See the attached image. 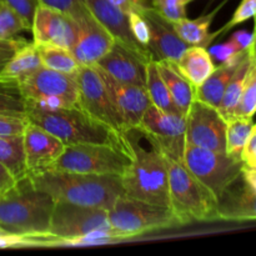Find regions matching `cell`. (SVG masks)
Segmentation results:
<instances>
[{
	"label": "cell",
	"mask_w": 256,
	"mask_h": 256,
	"mask_svg": "<svg viewBox=\"0 0 256 256\" xmlns=\"http://www.w3.org/2000/svg\"><path fill=\"white\" fill-rule=\"evenodd\" d=\"M26 30H29V28L24 20L0 0V39H12L19 32Z\"/></svg>",
	"instance_id": "34"
},
{
	"label": "cell",
	"mask_w": 256,
	"mask_h": 256,
	"mask_svg": "<svg viewBox=\"0 0 256 256\" xmlns=\"http://www.w3.org/2000/svg\"><path fill=\"white\" fill-rule=\"evenodd\" d=\"M256 16V0H242L240 2V5L238 6V9L235 10L234 15H232V20L228 22L224 26V29L220 30V32H224V30L230 29V28L235 26L238 24H242V22H246V20L252 19V18Z\"/></svg>",
	"instance_id": "40"
},
{
	"label": "cell",
	"mask_w": 256,
	"mask_h": 256,
	"mask_svg": "<svg viewBox=\"0 0 256 256\" xmlns=\"http://www.w3.org/2000/svg\"><path fill=\"white\" fill-rule=\"evenodd\" d=\"M218 10L212 12V14L200 16L199 19L190 20L188 18L179 20V22H172V28L179 35L182 42H186L189 46H206L210 44L212 39L216 36L219 32H210V24L212 22L215 12Z\"/></svg>",
	"instance_id": "27"
},
{
	"label": "cell",
	"mask_w": 256,
	"mask_h": 256,
	"mask_svg": "<svg viewBox=\"0 0 256 256\" xmlns=\"http://www.w3.org/2000/svg\"><path fill=\"white\" fill-rule=\"evenodd\" d=\"M152 6L170 22L186 18L185 5L182 0H152Z\"/></svg>",
	"instance_id": "35"
},
{
	"label": "cell",
	"mask_w": 256,
	"mask_h": 256,
	"mask_svg": "<svg viewBox=\"0 0 256 256\" xmlns=\"http://www.w3.org/2000/svg\"><path fill=\"white\" fill-rule=\"evenodd\" d=\"M185 120L186 144L226 152V120L216 108L194 99Z\"/></svg>",
	"instance_id": "13"
},
{
	"label": "cell",
	"mask_w": 256,
	"mask_h": 256,
	"mask_svg": "<svg viewBox=\"0 0 256 256\" xmlns=\"http://www.w3.org/2000/svg\"><path fill=\"white\" fill-rule=\"evenodd\" d=\"M254 39H252V46H250V54H252V60H254V62H256V16H255V30H254Z\"/></svg>",
	"instance_id": "48"
},
{
	"label": "cell",
	"mask_w": 256,
	"mask_h": 256,
	"mask_svg": "<svg viewBox=\"0 0 256 256\" xmlns=\"http://www.w3.org/2000/svg\"><path fill=\"white\" fill-rule=\"evenodd\" d=\"M88 9L92 16L112 35L115 42H119L132 49V52L142 55L146 59H152L149 50L144 49L132 36L129 24V15L110 0H85Z\"/></svg>",
	"instance_id": "20"
},
{
	"label": "cell",
	"mask_w": 256,
	"mask_h": 256,
	"mask_svg": "<svg viewBox=\"0 0 256 256\" xmlns=\"http://www.w3.org/2000/svg\"><path fill=\"white\" fill-rule=\"evenodd\" d=\"M149 62V59L132 52L122 42H115L112 49L94 65L118 82L145 86Z\"/></svg>",
	"instance_id": "18"
},
{
	"label": "cell",
	"mask_w": 256,
	"mask_h": 256,
	"mask_svg": "<svg viewBox=\"0 0 256 256\" xmlns=\"http://www.w3.org/2000/svg\"><path fill=\"white\" fill-rule=\"evenodd\" d=\"M79 108L89 116L116 132H126L124 122L110 99L104 82L94 65H80L74 74Z\"/></svg>",
	"instance_id": "12"
},
{
	"label": "cell",
	"mask_w": 256,
	"mask_h": 256,
	"mask_svg": "<svg viewBox=\"0 0 256 256\" xmlns=\"http://www.w3.org/2000/svg\"><path fill=\"white\" fill-rule=\"evenodd\" d=\"M256 114V62H252L234 116L252 118Z\"/></svg>",
	"instance_id": "33"
},
{
	"label": "cell",
	"mask_w": 256,
	"mask_h": 256,
	"mask_svg": "<svg viewBox=\"0 0 256 256\" xmlns=\"http://www.w3.org/2000/svg\"><path fill=\"white\" fill-rule=\"evenodd\" d=\"M128 136L132 142V160L122 176L125 195L170 208L168 168L164 155L152 145L150 149L142 148L136 138L132 136L130 130H128Z\"/></svg>",
	"instance_id": "4"
},
{
	"label": "cell",
	"mask_w": 256,
	"mask_h": 256,
	"mask_svg": "<svg viewBox=\"0 0 256 256\" xmlns=\"http://www.w3.org/2000/svg\"><path fill=\"white\" fill-rule=\"evenodd\" d=\"M128 15H129V24H130V29H132V36H134L135 40L139 42V45H142L144 49L149 50L150 52L149 49L150 30L144 15L135 12H129Z\"/></svg>",
	"instance_id": "38"
},
{
	"label": "cell",
	"mask_w": 256,
	"mask_h": 256,
	"mask_svg": "<svg viewBox=\"0 0 256 256\" xmlns=\"http://www.w3.org/2000/svg\"><path fill=\"white\" fill-rule=\"evenodd\" d=\"M255 129L252 118L234 116L226 122V152L228 155L242 159V150Z\"/></svg>",
	"instance_id": "30"
},
{
	"label": "cell",
	"mask_w": 256,
	"mask_h": 256,
	"mask_svg": "<svg viewBox=\"0 0 256 256\" xmlns=\"http://www.w3.org/2000/svg\"><path fill=\"white\" fill-rule=\"evenodd\" d=\"M108 218L112 229L124 239L182 225L170 208L150 204L125 194L118 198L108 210Z\"/></svg>",
	"instance_id": "7"
},
{
	"label": "cell",
	"mask_w": 256,
	"mask_h": 256,
	"mask_svg": "<svg viewBox=\"0 0 256 256\" xmlns=\"http://www.w3.org/2000/svg\"><path fill=\"white\" fill-rule=\"evenodd\" d=\"M165 158L169 182L170 209L182 225L218 220V199L182 162Z\"/></svg>",
	"instance_id": "5"
},
{
	"label": "cell",
	"mask_w": 256,
	"mask_h": 256,
	"mask_svg": "<svg viewBox=\"0 0 256 256\" xmlns=\"http://www.w3.org/2000/svg\"><path fill=\"white\" fill-rule=\"evenodd\" d=\"M40 66H42V64L36 45L32 42H26L22 48L18 49V52L12 55V59L2 70L0 80L19 84Z\"/></svg>",
	"instance_id": "25"
},
{
	"label": "cell",
	"mask_w": 256,
	"mask_h": 256,
	"mask_svg": "<svg viewBox=\"0 0 256 256\" xmlns=\"http://www.w3.org/2000/svg\"><path fill=\"white\" fill-rule=\"evenodd\" d=\"M0 112L26 115V102L19 84L0 80Z\"/></svg>",
	"instance_id": "32"
},
{
	"label": "cell",
	"mask_w": 256,
	"mask_h": 256,
	"mask_svg": "<svg viewBox=\"0 0 256 256\" xmlns=\"http://www.w3.org/2000/svg\"><path fill=\"white\" fill-rule=\"evenodd\" d=\"M0 162L16 180L28 175L24 140L22 135H0Z\"/></svg>",
	"instance_id": "28"
},
{
	"label": "cell",
	"mask_w": 256,
	"mask_h": 256,
	"mask_svg": "<svg viewBox=\"0 0 256 256\" xmlns=\"http://www.w3.org/2000/svg\"><path fill=\"white\" fill-rule=\"evenodd\" d=\"M16 182L18 180L15 179L14 175L0 162V196H2L6 192H9Z\"/></svg>",
	"instance_id": "45"
},
{
	"label": "cell",
	"mask_w": 256,
	"mask_h": 256,
	"mask_svg": "<svg viewBox=\"0 0 256 256\" xmlns=\"http://www.w3.org/2000/svg\"><path fill=\"white\" fill-rule=\"evenodd\" d=\"M145 89H146L149 99L152 106L168 112H180L176 105L174 104L170 95L169 89L158 69L156 60H150L146 65V79H145ZM182 114V112H180Z\"/></svg>",
	"instance_id": "29"
},
{
	"label": "cell",
	"mask_w": 256,
	"mask_h": 256,
	"mask_svg": "<svg viewBox=\"0 0 256 256\" xmlns=\"http://www.w3.org/2000/svg\"><path fill=\"white\" fill-rule=\"evenodd\" d=\"M235 182L218 199V219L229 222L256 220V192L245 182L242 186H235Z\"/></svg>",
	"instance_id": "21"
},
{
	"label": "cell",
	"mask_w": 256,
	"mask_h": 256,
	"mask_svg": "<svg viewBox=\"0 0 256 256\" xmlns=\"http://www.w3.org/2000/svg\"><path fill=\"white\" fill-rule=\"evenodd\" d=\"M39 2L45 6L52 8V9L69 15L74 20L89 12L86 4H85V0H39Z\"/></svg>",
	"instance_id": "36"
},
{
	"label": "cell",
	"mask_w": 256,
	"mask_h": 256,
	"mask_svg": "<svg viewBox=\"0 0 256 256\" xmlns=\"http://www.w3.org/2000/svg\"><path fill=\"white\" fill-rule=\"evenodd\" d=\"M96 70L104 82L108 94L115 109L118 110L124 122L125 129H136L146 110L152 106V102H150L145 86L120 82L112 79L110 75L100 70L99 68H96Z\"/></svg>",
	"instance_id": "14"
},
{
	"label": "cell",
	"mask_w": 256,
	"mask_h": 256,
	"mask_svg": "<svg viewBox=\"0 0 256 256\" xmlns=\"http://www.w3.org/2000/svg\"><path fill=\"white\" fill-rule=\"evenodd\" d=\"M248 50L249 49L238 52L230 60L222 62L219 66H215L214 72L209 75V78L195 89V99L218 109L230 80L234 76Z\"/></svg>",
	"instance_id": "22"
},
{
	"label": "cell",
	"mask_w": 256,
	"mask_h": 256,
	"mask_svg": "<svg viewBox=\"0 0 256 256\" xmlns=\"http://www.w3.org/2000/svg\"><path fill=\"white\" fill-rule=\"evenodd\" d=\"M28 122L26 115L0 112V135H22Z\"/></svg>",
	"instance_id": "37"
},
{
	"label": "cell",
	"mask_w": 256,
	"mask_h": 256,
	"mask_svg": "<svg viewBox=\"0 0 256 256\" xmlns=\"http://www.w3.org/2000/svg\"><path fill=\"white\" fill-rule=\"evenodd\" d=\"M76 24V40L72 52L80 65H94L112 49V35L88 12L74 20Z\"/></svg>",
	"instance_id": "17"
},
{
	"label": "cell",
	"mask_w": 256,
	"mask_h": 256,
	"mask_svg": "<svg viewBox=\"0 0 256 256\" xmlns=\"http://www.w3.org/2000/svg\"><path fill=\"white\" fill-rule=\"evenodd\" d=\"M135 130L142 132L150 145L156 148L164 156L182 162L186 145L185 115L162 112L152 105Z\"/></svg>",
	"instance_id": "11"
},
{
	"label": "cell",
	"mask_w": 256,
	"mask_h": 256,
	"mask_svg": "<svg viewBox=\"0 0 256 256\" xmlns=\"http://www.w3.org/2000/svg\"><path fill=\"white\" fill-rule=\"evenodd\" d=\"M156 64L158 69L169 89L172 102L182 115H186L195 99V88L179 72L175 62L159 60L156 62Z\"/></svg>",
	"instance_id": "23"
},
{
	"label": "cell",
	"mask_w": 256,
	"mask_h": 256,
	"mask_svg": "<svg viewBox=\"0 0 256 256\" xmlns=\"http://www.w3.org/2000/svg\"><path fill=\"white\" fill-rule=\"evenodd\" d=\"M55 200L25 176L0 196V229L19 236L48 234Z\"/></svg>",
	"instance_id": "3"
},
{
	"label": "cell",
	"mask_w": 256,
	"mask_h": 256,
	"mask_svg": "<svg viewBox=\"0 0 256 256\" xmlns=\"http://www.w3.org/2000/svg\"><path fill=\"white\" fill-rule=\"evenodd\" d=\"M242 182L248 185L252 190L256 192V168L246 166L244 165L242 170Z\"/></svg>",
	"instance_id": "47"
},
{
	"label": "cell",
	"mask_w": 256,
	"mask_h": 256,
	"mask_svg": "<svg viewBox=\"0 0 256 256\" xmlns=\"http://www.w3.org/2000/svg\"><path fill=\"white\" fill-rule=\"evenodd\" d=\"M28 175L50 170L65 149V144L39 125L28 122L22 132Z\"/></svg>",
	"instance_id": "16"
},
{
	"label": "cell",
	"mask_w": 256,
	"mask_h": 256,
	"mask_svg": "<svg viewBox=\"0 0 256 256\" xmlns=\"http://www.w3.org/2000/svg\"><path fill=\"white\" fill-rule=\"evenodd\" d=\"M182 164L219 199L225 190L242 176L244 162L226 152L185 145Z\"/></svg>",
	"instance_id": "9"
},
{
	"label": "cell",
	"mask_w": 256,
	"mask_h": 256,
	"mask_svg": "<svg viewBox=\"0 0 256 256\" xmlns=\"http://www.w3.org/2000/svg\"><path fill=\"white\" fill-rule=\"evenodd\" d=\"M8 6L12 8L20 18L25 22L29 30L32 32V20H34L36 8L40 5L39 0H2Z\"/></svg>",
	"instance_id": "39"
},
{
	"label": "cell",
	"mask_w": 256,
	"mask_h": 256,
	"mask_svg": "<svg viewBox=\"0 0 256 256\" xmlns=\"http://www.w3.org/2000/svg\"><path fill=\"white\" fill-rule=\"evenodd\" d=\"M230 39L236 44V46L239 48L240 50H246L252 46V39H254V34H252V32H246V30H239V32H234Z\"/></svg>",
	"instance_id": "46"
},
{
	"label": "cell",
	"mask_w": 256,
	"mask_h": 256,
	"mask_svg": "<svg viewBox=\"0 0 256 256\" xmlns=\"http://www.w3.org/2000/svg\"><path fill=\"white\" fill-rule=\"evenodd\" d=\"M252 62H254V60H252V54H250L249 48L245 56L242 58L239 68L235 72L234 76L230 80L229 85H228L226 90L224 92V96L222 99V102H220L219 108H218L222 116L226 122L229 119H232V118H234L235 110H236L238 104H239L240 98H242V90H244L245 86V82H246L248 74H249Z\"/></svg>",
	"instance_id": "26"
},
{
	"label": "cell",
	"mask_w": 256,
	"mask_h": 256,
	"mask_svg": "<svg viewBox=\"0 0 256 256\" xmlns=\"http://www.w3.org/2000/svg\"><path fill=\"white\" fill-rule=\"evenodd\" d=\"M98 230H114L106 209L55 202L49 234L55 238L56 245L75 246L80 238Z\"/></svg>",
	"instance_id": "10"
},
{
	"label": "cell",
	"mask_w": 256,
	"mask_h": 256,
	"mask_svg": "<svg viewBox=\"0 0 256 256\" xmlns=\"http://www.w3.org/2000/svg\"><path fill=\"white\" fill-rule=\"evenodd\" d=\"M132 160V148L124 149L105 144H72L65 145L64 152L50 170L122 178Z\"/></svg>",
	"instance_id": "6"
},
{
	"label": "cell",
	"mask_w": 256,
	"mask_h": 256,
	"mask_svg": "<svg viewBox=\"0 0 256 256\" xmlns=\"http://www.w3.org/2000/svg\"><path fill=\"white\" fill-rule=\"evenodd\" d=\"M208 52H209L212 60H215V62H218L219 64H222V62L230 60L232 56H235L238 52H242V50H240L239 48L236 46V44L230 39L229 42H222V44H218L215 45V46H212Z\"/></svg>",
	"instance_id": "41"
},
{
	"label": "cell",
	"mask_w": 256,
	"mask_h": 256,
	"mask_svg": "<svg viewBox=\"0 0 256 256\" xmlns=\"http://www.w3.org/2000/svg\"><path fill=\"white\" fill-rule=\"evenodd\" d=\"M29 122L39 125L62 140L65 145L105 144L130 149L126 132H116L108 125L89 116L80 108L40 109L29 106L26 110Z\"/></svg>",
	"instance_id": "2"
},
{
	"label": "cell",
	"mask_w": 256,
	"mask_h": 256,
	"mask_svg": "<svg viewBox=\"0 0 256 256\" xmlns=\"http://www.w3.org/2000/svg\"><path fill=\"white\" fill-rule=\"evenodd\" d=\"M29 106L40 109L79 108L78 85L74 75L40 66L19 82Z\"/></svg>",
	"instance_id": "8"
},
{
	"label": "cell",
	"mask_w": 256,
	"mask_h": 256,
	"mask_svg": "<svg viewBox=\"0 0 256 256\" xmlns=\"http://www.w3.org/2000/svg\"><path fill=\"white\" fill-rule=\"evenodd\" d=\"M110 2L119 6L126 14L132 12H142L145 9L152 6V2L149 0H110Z\"/></svg>",
	"instance_id": "43"
},
{
	"label": "cell",
	"mask_w": 256,
	"mask_h": 256,
	"mask_svg": "<svg viewBox=\"0 0 256 256\" xmlns=\"http://www.w3.org/2000/svg\"><path fill=\"white\" fill-rule=\"evenodd\" d=\"M26 42L28 40L16 39V38L0 39V72L4 69L5 65L8 64V62L12 59V55L18 52V49L22 48Z\"/></svg>",
	"instance_id": "42"
},
{
	"label": "cell",
	"mask_w": 256,
	"mask_h": 256,
	"mask_svg": "<svg viewBox=\"0 0 256 256\" xmlns=\"http://www.w3.org/2000/svg\"><path fill=\"white\" fill-rule=\"evenodd\" d=\"M242 160L246 166L256 168V129L248 140L242 154Z\"/></svg>",
	"instance_id": "44"
},
{
	"label": "cell",
	"mask_w": 256,
	"mask_h": 256,
	"mask_svg": "<svg viewBox=\"0 0 256 256\" xmlns=\"http://www.w3.org/2000/svg\"><path fill=\"white\" fill-rule=\"evenodd\" d=\"M35 45H56L72 50L76 40V24L64 12L40 4L32 25Z\"/></svg>",
	"instance_id": "15"
},
{
	"label": "cell",
	"mask_w": 256,
	"mask_h": 256,
	"mask_svg": "<svg viewBox=\"0 0 256 256\" xmlns=\"http://www.w3.org/2000/svg\"><path fill=\"white\" fill-rule=\"evenodd\" d=\"M140 14L144 15L149 25V49L152 59L156 62L166 60V62H178L189 45L180 39L172 22L162 16L152 6H149Z\"/></svg>",
	"instance_id": "19"
},
{
	"label": "cell",
	"mask_w": 256,
	"mask_h": 256,
	"mask_svg": "<svg viewBox=\"0 0 256 256\" xmlns=\"http://www.w3.org/2000/svg\"><path fill=\"white\" fill-rule=\"evenodd\" d=\"M176 64L179 72L196 89L214 72V60L204 46H189Z\"/></svg>",
	"instance_id": "24"
},
{
	"label": "cell",
	"mask_w": 256,
	"mask_h": 256,
	"mask_svg": "<svg viewBox=\"0 0 256 256\" xmlns=\"http://www.w3.org/2000/svg\"><path fill=\"white\" fill-rule=\"evenodd\" d=\"M36 49L42 66L48 69L74 75L78 68L80 66L72 50L66 48L56 46V45H36Z\"/></svg>",
	"instance_id": "31"
},
{
	"label": "cell",
	"mask_w": 256,
	"mask_h": 256,
	"mask_svg": "<svg viewBox=\"0 0 256 256\" xmlns=\"http://www.w3.org/2000/svg\"><path fill=\"white\" fill-rule=\"evenodd\" d=\"M255 129H256V126H255Z\"/></svg>",
	"instance_id": "50"
},
{
	"label": "cell",
	"mask_w": 256,
	"mask_h": 256,
	"mask_svg": "<svg viewBox=\"0 0 256 256\" xmlns=\"http://www.w3.org/2000/svg\"><path fill=\"white\" fill-rule=\"evenodd\" d=\"M182 4L186 5V4H189V2H192V0H182Z\"/></svg>",
	"instance_id": "49"
},
{
	"label": "cell",
	"mask_w": 256,
	"mask_h": 256,
	"mask_svg": "<svg viewBox=\"0 0 256 256\" xmlns=\"http://www.w3.org/2000/svg\"><path fill=\"white\" fill-rule=\"evenodd\" d=\"M35 188L52 195L55 202L109 210L118 198L124 195L122 178L46 170L28 175Z\"/></svg>",
	"instance_id": "1"
}]
</instances>
